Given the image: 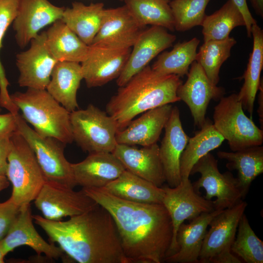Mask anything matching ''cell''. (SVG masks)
Segmentation results:
<instances>
[{
  "label": "cell",
  "mask_w": 263,
  "mask_h": 263,
  "mask_svg": "<svg viewBox=\"0 0 263 263\" xmlns=\"http://www.w3.org/2000/svg\"><path fill=\"white\" fill-rule=\"evenodd\" d=\"M82 189L112 215L129 263L164 262L171 243L173 228L163 204L127 201L102 188Z\"/></svg>",
  "instance_id": "cell-1"
},
{
  "label": "cell",
  "mask_w": 263,
  "mask_h": 263,
  "mask_svg": "<svg viewBox=\"0 0 263 263\" xmlns=\"http://www.w3.org/2000/svg\"><path fill=\"white\" fill-rule=\"evenodd\" d=\"M35 223L65 255L79 263H129L114 220L98 204L67 221H51L32 215Z\"/></svg>",
  "instance_id": "cell-2"
},
{
  "label": "cell",
  "mask_w": 263,
  "mask_h": 263,
  "mask_svg": "<svg viewBox=\"0 0 263 263\" xmlns=\"http://www.w3.org/2000/svg\"><path fill=\"white\" fill-rule=\"evenodd\" d=\"M182 83L179 76L161 74L148 65L119 87L107 104L106 112L115 121L118 131H121L138 114L180 101L177 91Z\"/></svg>",
  "instance_id": "cell-3"
},
{
  "label": "cell",
  "mask_w": 263,
  "mask_h": 263,
  "mask_svg": "<svg viewBox=\"0 0 263 263\" xmlns=\"http://www.w3.org/2000/svg\"><path fill=\"white\" fill-rule=\"evenodd\" d=\"M21 116L43 136L56 139L65 144L74 141L70 113L55 99L46 89L27 88L25 92L10 95Z\"/></svg>",
  "instance_id": "cell-4"
},
{
  "label": "cell",
  "mask_w": 263,
  "mask_h": 263,
  "mask_svg": "<svg viewBox=\"0 0 263 263\" xmlns=\"http://www.w3.org/2000/svg\"><path fill=\"white\" fill-rule=\"evenodd\" d=\"M5 176L12 185L10 197L19 207L34 201L46 181L31 148L17 130L10 137Z\"/></svg>",
  "instance_id": "cell-5"
},
{
  "label": "cell",
  "mask_w": 263,
  "mask_h": 263,
  "mask_svg": "<svg viewBox=\"0 0 263 263\" xmlns=\"http://www.w3.org/2000/svg\"><path fill=\"white\" fill-rule=\"evenodd\" d=\"M74 141L89 153L112 152L117 144L118 131L114 119L93 104L70 113Z\"/></svg>",
  "instance_id": "cell-6"
},
{
  "label": "cell",
  "mask_w": 263,
  "mask_h": 263,
  "mask_svg": "<svg viewBox=\"0 0 263 263\" xmlns=\"http://www.w3.org/2000/svg\"><path fill=\"white\" fill-rule=\"evenodd\" d=\"M213 118L215 128L227 141L232 151L262 145L263 130L245 114L237 94L219 100L214 107Z\"/></svg>",
  "instance_id": "cell-7"
},
{
  "label": "cell",
  "mask_w": 263,
  "mask_h": 263,
  "mask_svg": "<svg viewBox=\"0 0 263 263\" xmlns=\"http://www.w3.org/2000/svg\"><path fill=\"white\" fill-rule=\"evenodd\" d=\"M17 131L32 149L46 181L74 188L75 184L72 163L66 158V144L51 137L38 134L21 115L16 114Z\"/></svg>",
  "instance_id": "cell-8"
},
{
  "label": "cell",
  "mask_w": 263,
  "mask_h": 263,
  "mask_svg": "<svg viewBox=\"0 0 263 263\" xmlns=\"http://www.w3.org/2000/svg\"><path fill=\"white\" fill-rule=\"evenodd\" d=\"M247 204L242 200L225 209L211 221L204 238L199 263H241L231 251L239 221Z\"/></svg>",
  "instance_id": "cell-9"
},
{
  "label": "cell",
  "mask_w": 263,
  "mask_h": 263,
  "mask_svg": "<svg viewBox=\"0 0 263 263\" xmlns=\"http://www.w3.org/2000/svg\"><path fill=\"white\" fill-rule=\"evenodd\" d=\"M196 173L201 176L192 183L193 186L197 192L201 188H204L206 195L204 197L206 199L216 198L213 201L215 210L232 207L243 199L236 177L230 171L221 173L217 160L210 152L194 165L190 175Z\"/></svg>",
  "instance_id": "cell-10"
},
{
  "label": "cell",
  "mask_w": 263,
  "mask_h": 263,
  "mask_svg": "<svg viewBox=\"0 0 263 263\" xmlns=\"http://www.w3.org/2000/svg\"><path fill=\"white\" fill-rule=\"evenodd\" d=\"M162 187L164 190L162 204L170 216L173 228L172 241L167 257L177 250L176 236L180 225L185 220L189 222L201 214L215 209L213 201L200 196L189 178L181 180L175 187Z\"/></svg>",
  "instance_id": "cell-11"
},
{
  "label": "cell",
  "mask_w": 263,
  "mask_h": 263,
  "mask_svg": "<svg viewBox=\"0 0 263 263\" xmlns=\"http://www.w3.org/2000/svg\"><path fill=\"white\" fill-rule=\"evenodd\" d=\"M73 189L46 181L34 200L35 207L46 219L60 221L82 214L98 205L82 189Z\"/></svg>",
  "instance_id": "cell-12"
},
{
  "label": "cell",
  "mask_w": 263,
  "mask_h": 263,
  "mask_svg": "<svg viewBox=\"0 0 263 263\" xmlns=\"http://www.w3.org/2000/svg\"><path fill=\"white\" fill-rule=\"evenodd\" d=\"M46 31L38 34L30 41V48L16 56V65L19 72V86L46 89L53 70L57 62L46 42Z\"/></svg>",
  "instance_id": "cell-13"
},
{
  "label": "cell",
  "mask_w": 263,
  "mask_h": 263,
  "mask_svg": "<svg viewBox=\"0 0 263 263\" xmlns=\"http://www.w3.org/2000/svg\"><path fill=\"white\" fill-rule=\"evenodd\" d=\"M187 75L186 82L178 88L177 95L188 107L194 125L200 129L206 121L209 102L211 100H219L225 94V90L213 84L195 60Z\"/></svg>",
  "instance_id": "cell-14"
},
{
  "label": "cell",
  "mask_w": 263,
  "mask_h": 263,
  "mask_svg": "<svg viewBox=\"0 0 263 263\" xmlns=\"http://www.w3.org/2000/svg\"><path fill=\"white\" fill-rule=\"evenodd\" d=\"M90 46L88 56L80 63L87 86L99 87L117 79L126 66L131 48Z\"/></svg>",
  "instance_id": "cell-15"
},
{
  "label": "cell",
  "mask_w": 263,
  "mask_h": 263,
  "mask_svg": "<svg viewBox=\"0 0 263 263\" xmlns=\"http://www.w3.org/2000/svg\"><path fill=\"white\" fill-rule=\"evenodd\" d=\"M30 204L20 207L19 212L5 236L0 241V249L6 256L16 248L28 246L38 256L50 259L64 258V253L55 244L48 243L39 234L33 223Z\"/></svg>",
  "instance_id": "cell-16"
},
{
  "label": "cell",
  "mask_w": 263,
  "mask_h": 263,
  "mask_svg": "<svg viewBox=\"0 0 263 263\" xmlns=\"http://www.w3.org/2000/svg\"><path fill=\"white\" fill-rule=\"evenodd\" d=\"M144 30L125 4L105 8L101 25L90 46L131 48Z\"/></svg>",
  "instance_id": "cell-17"
},
{
  "label": "cell",
  "mask_w": 263,
  "mask_h": 263,
  "mask_svg": "<svg viewBox=\"0 0 263 263\" xmlns=\"http://www.w3.org/2000/svg\"><path fill=\"white\" fill-rule=\"evenodd\" d=\"M64 7H58L48 0H19L13 22L15 38L20 48L26 46L44 27L61 19Z\"/></svg>",
  "instance_id": "cell-18"
},
{
  "label": "cell",
  "mask_w": 263,
  "mask_h": 263,
  "mask_svg": "<svg viewBox=\"0 0 263 263\" xmlns=\"http://www.w3.org/2000/svg\"><path fill=\"white\" fill-rule=\"evenodd\" d=\"M176 38V36L161 26L144 29L132 46L126 66L116 79L117 85L121 87L126 84L155 56L171 46Z\"/></svg>",
  "instance_id": "cell-19"
},
{
  "label": "cell",
  "mask_w": 263,
  "mask_h": 263,
  "mask_svg": "<svg viewBox=\"0 0 263 263\" xmlns=\"http://www.w3.org/2000/svg\"><path fill=\"white\" fill-rule=\"evenodd\" d=\"M112 153L126 170L159 187L166 182L157 143L138 148L135 146L117 144Z\"/></svg>",
  "instance_id": "cell-20"
},
{
  "label": "cell",
  "mask_w": 263,
  "mask_h": 263,
  "mask_svg": "<svg viewBox=\"0 0 263 263\" xmlns=\"http://www.w3.org/2000/svg\"><path fill=\"white\" fill-rule=\"evenodd\" d=\"M164 129L165 135L159 146V155L166 182L169 187H175L181 181L180 158L189 138L183 128L177 106L172 108Z\"/></svg>",
  "instance_id": "cell-21"
},
{
  "label": "cell",
  "mask_w": 263,
  "mask_h": 263,
  "mask_svg": "<svg viewBox=\"0 0 263 263\" xmlns=\"http://www.w3.org/2000/svg\"><path fill=\"white\" fill-rule=\"evenodd\" d=\"M71 166L75 184L82 188H104L126 170L117 158L108 152L89 153L83 161Z\"/></svg>",
  "instance_id": "cell-22"
},
{
  "label": "cell",
  "mask_w": 263,
  "mask_h": 263,
  "mask_svg": "<svg viewBox=\"0 0 263 263\" xmlns=\"http://www.w3.org/2000/svg\"><path fill=\"white\" fill-rule=\"evenodd\" d=\"M171 104L148 110L116 134L117 144L141 146L157 143L172 109Z\"/></svg>",
  "instance_id": "cell-23"
},
{
  "label": "cell",
  "mask_w": 263,
  "mask_h": 263,
  "mask_svg": "<svg viewBox=\"0 0 263 263\" xmlns=\"http://www.w3.org/2000/svg\"><path fill=\"white\" fill-rule=\"evenodd\" d=\"M222 210L203 213L188 224L183 223L179 227L176 236L177 250L174 254L167 257L164 262L199 263L207 228L213 218Z\"/></svg>",
  "instance_id": "cell-24"
},
{
  "label": "cell",
  "mask_w": 263,
  "mask_h": 263,
  "mask_svg": "<svg viewBox=\"0 0 263 263\" xmlns=\"http://www.w3.org/2000/svg\"><path fill=\"white\" fill-rule=\"evenodd\" d=\"M83 79L80 63L57 61L46 90L51 96L71 113L78 108L77 92Z\"/></svg>",
  "instance_id": "cell-25"
},
{
  "label": "cell",
  "mask_w": 263,
  "mask_h": 263,
  "mask_svg": "<svg viewBox=\"0 0 263 263\" xmlns=\"http://www.w3.org/2000/svg\"><path fill=\"white\" fill-rule=\"evenodd\" d=\"M102 188L121 199L143 204H162L164 194L162 187H157L127 170Z\"/></svg>",
  "instance_id": "cell-26"
},
{
  "label": "cell",
  "mask_w": 263,
  "mask_h": 263,
  "mask_svg": "<svg viewBox=\"0 0 263 263\" xmlns=\"http://www.w3.org/2000/svg\"><path fill=\"white\" fill-rule=\"evenodd\" d=\"M47 46L58 61L81 63L88 56L90 46L85 43L61 19L46 31Z\"/></svg>",
  "instance_id": "cell-27"
},
{
  "label": "cell",
  "mask_w": 263,
  "mask_h": 263,
  "mask_svg": "<svg viewBox=\"0 0 263 263\" xmlns=\"http://www.w3.org/2000/svg\"><path fill=\"white\" fill-rule=\"evenodd\" d=\"M217 154L227 161L228 169L237 171L238 187L244 198L252 182L263 172V147L253 146L231 152L220 150Z\"/></svg>",
  "instance_id": "cell-28"
},
{
  "label": "cell",
  "mask_w": 263,
  "mask_h": 263,
  "mask_svg": "<svg viewBox=\"0 0 263 263\" xmlns=\"http://www.w3.org/2000/svg\"><path fill=\"white\" fill-rule=\"evenodd\" d=\"M104 9L102 2L85 5L75 1L71 8H65L61 20L90 46L101 25Z\"/></svg>",
  "instance_id": "cell-29"
},
{
  "label": "cell",
  "mask_w": 263,
  "mask_h": 263,
  "mask_svg": "<svg viewBox=\"0 0 263 263\" xmlns=\"http://www.w3.org/2000/svg\"><path fill=\"white\" fill-rule=\"evenodd\" d=\"M251 33L253 38V49L246 69L241 77L244 79V84L237 95L243 109L247 111L252 118L263 67V30L256 23L252 25Z\"/></svg>",
  "instance_id": "cell-30"
},
{
  "label": "cell",
  "mask_w": 263,
  "mask_h": 263,
  "mask_svg": "<svg viewBox=\"0 0 263 263\" xmlns=\"http://www.w3.org/2000/svg\"><path fill=\"white\" fill-rule=\"evenodd\" d=\"M225 139L215 128L213 122L206 119L204 124L189 138L180 158L181 180L189 178L194 165L202 157L221 145Z\"/></svg>",
  "instance_id": "cell-31"
},
{
  "label": "cell",
  "mask_w": 263,
  "mask_h": 263,
  "mask_svg": "<svg viewBox=\"0 0 263 263\" xmlns=\"http://www.w3.org/2000/svg\"><path fill=\"white\" fill-rule=\"evenodd\" d=\"M200 40L194 37L188 41L178 42L170 51L164 52L151 67L163 75H187L189 66L195 60Z\"/></svg>",
  "instance_id": "cell-32"
},
{
  "label": "cell",
  "mask_w": 263,
  "mask_h": 263,
  "mask_svg": "<svg viewBox=\"0 0 263 263\" xmlns=\"http://www.w3.org/2000/svg\"><path fill=\"white\" fill-rule=\"evenodd\" d=\"M245 25L244 17L238 8L232 0H228L213 14L206 15L201 26L205 42L226 39L234 28Z\"/></svg>",
  "instance_id": "cell-33"
},
{
  "label": "cell",
  "mask_w": 263,
  "mask_h": 263,
  "mask_svg": "<svg viewBox=\"0 0 263 263\" xmlns=\"http://www.w3.org/2000/svg\"><path fill=\"white\" fill-rule=\"evenodd\" d=\"M125 5L143 27L158 26L174 31V22L167 0H124Z\"/></svg>",
  "instance_id": "cell-34"
},
{
  "label": "cell",
  "mask_w": 263,
  "mask_h": 263,
  "mask_svg": "<svg viewBox=\"0 0 263 263\" xmlns=\"http://www.w3.org/2000/svg\"><path fill=\"white\" fill-rule=\"evenodd\" d=\"M236 43L232 37L223 40H208L204 42L197 53L195 61L214 85L218 83L220 68L230 57L231 48Z\"/></svg>",
  "instance_id": "cell-35"
},
{
  "label": "cell",
  "mask_w": 263,
  "mask_h": 263,
  "mask_svg": "<svg viewBox=\"0 0 263 263\" xmlns=\"http://www.w3.org/2000/svg\"><path fill=\"white\" fill-rule=\"evenodd\" d=\"M231 251L246 263H263V242L256 235L244 213L239 223Z\"/></svg>",
  "instance_id": "cell-36"
},
{
  "label": "cell",
  "mask_w": 263,
  "mask_h": 263,
  "mask_svg": "<svg viewBox=\"0 0 263 263\" xmlns=\"http://www.w3.org/2000/svg\"><path fill=\"white\" fill-rule=\"evenodd\" d=\"M210 0H173L169 2L175 30L184 32L201 25Z\"/></svg>",
  "instance_id": "cell-37"
},
{
  "label": "cell",
  "mask_w": 263,
  "mask_h": 263,
  "mask_svg": "<svg viewBox=\"0 0 263 263\" xmlns=\"http://www.w3.org/2000/svg\"><path fill=\"white\" fill-rule=\"evenodd\" d=\"M19 0H0V49L4 36L15 19Z\"/></svg>",
  "instance_id": "cell-38"
},
{
  "label": "cell",
  "mask_w": 263,
  "mask_h": 263,
  "mask_svg": "<svg viewBox=\"0 0 263 263\" xmlns=\"http://www.w3.org/2000/svg\"><path fill=\"white\" fill-rule=\"evenodd\" d=\"M19 208L11 197L5 202H0V241L7 233Z\"/></svg>",
  "instance_id": "cell-39"
},
{
  "label": "cell",
  "mask_w": 263,
  "mask_h": 263,
  "mask_svg": "<svg viewBox=\"0 0 263 263\" xmlns=\"http://www.w3.org/2000/svg\"><path fill=\"white\" fill-rule=\"evenodd\" d=\"M13 133V132H12ZM12 133L0 135V175H5L10 152Z\"/></svg>",
  "instance_id": "cell-40"
},
{
  "label": "cell",
  "mask_w": 263,
  "mask_h": 263,
  "mask_svg": "<svg viewBox=\"0 0 263 263\" xmlns=\"http://www.w3.org/2000/svg\"><path fill=\"white\" fill-rule=\"evenodd\" d=\"M16 114L11 112L0 114V135L12 133L17 130Z\"/></svg>",
  "instance_id": "cell-41"
},
{
  "label": "cell",
  "mask_w": 263,
  "mask_h": 263,
  "mask_svg": "<svg viewBox=\"0 0 263 263\" xmlns=\"http://www.w3.org/2000/svg\"><path fill=\"white\" fill-rule=\"evenodd\" d=\"M243 15L246 27L247 35L251 38V29L253 24L257 23L256 20L252 17L247 6L246 0H232Z\"/></svg>",
  "instance_id": "cell-42"
},
{
  "label": "cell",
  "mask_w": 263,
  "mask_h": 263,
  "mask_svg": "<svg viewBox=\"0 0 263 263\" xmlns=\"http://www.w3.org/2000/svg\"><path fill=\"white\" fill-rule=\"evenodd\" d=\"M258 91L259 93L258 96V103L259 104V108L257 110L258 114L259 117L260 123L262 129L263 127V79L261 80V82L259 87Z\"/></svg>",
  "instance_id": "cell-43"
},
{
  "label": "cell",
  "mask_w": 263,
  "mask_h": 263,
  "mask_svg": "<svg viewBox=\"0 0 263 263\" xmlns=\"http://www.w3.org/2000/svg\"><path fill=\"white\" fill-rule=\"evenodd\" d=\"M256 14L263 17V0H249Z\"/></svg>",
  "instance_id": "cell-44"
},
{
  "label": "cell",
  "mask_w": 263,
  "mask_h": 263,
  "mask_svg": "<svg viewBox=\"0 0 263 263\" xmlns=\"http://www.w3.org/2000/svg\"><path fill=\"white\" fill-rule=\"evenodd\" d=\"M10 185V182L5 175H0V192L7 188Z\"/></svg>",
  "instance_id": "cell-45"
},
{
  "label": "cell",
  "mask_w": 263,
  "mask_h": 263,
  "mask_svg": "<svg viewBox=\"0 0 263 263\" xmlns=\"http://www.w3.org/2000/svg\"><path fill=\"white\" fill-rule=\"evenodd\" d=\"M5 256L3 254L1 250L0 249V263H4V258Z\"/></svg>",
  "instance_id": "cell-46"
},
{
  "label": "cell",
  "mask_w": 263,
  "mask_h": 263,
  "mask_svg": "<svg viewBox=\"0 0 263 263\" xmlns=\"http://www.w3.org/2000/svg\"><path fill=\"white\" fill-rule=\"evenodd\" d=\"M118 0L121 1H124V0Z\"/></svg>",
  "instance_id": "cell-47"
},
{
  "label": "cell",
  "mask_w": 263,
  "mask_h": 263,
  "mask_svg": "<svg viewBox=\"0 0 263 263\" xmlns=\"http://www.w3.org/2000/svg\"><path fill=\"white\" fill-rule=\"evenodd\" d=\"M1 111V110L0 109V112Z\"/></svg>",
  "instance_id": "cell-48"
},
{
  "label": "cell",
  "mask_w": 263,
  "mask_h": 263,
  "mask_svg": "<svg viewBox=\"0 0 263 263\" xmlns=\"http://www.w3.org/2000/svg\"><path fill=\"white\" fill-rule=\"evenodd\" d=\"M168 0V1H169V0Z\"/></svg>",
  "instance_id": "cell-49"
}]
</instances>
